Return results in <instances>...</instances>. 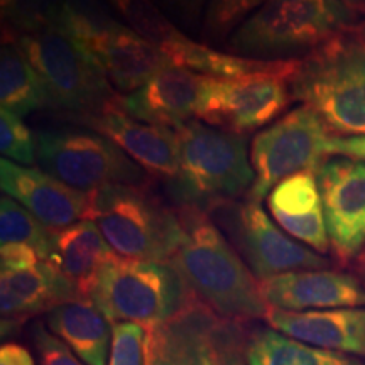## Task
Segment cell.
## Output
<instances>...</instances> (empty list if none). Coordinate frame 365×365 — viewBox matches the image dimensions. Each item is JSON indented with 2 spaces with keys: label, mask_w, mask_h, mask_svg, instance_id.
Returning <instances> with one entry per match:
<instances>
[{
  "label": "cell",
  "mask_w": 365,
  "mask_h": 365,
  "mask_svg": "<svg viewBox=\"0 0 365 365\" xmlns=\"http://www.w3.org/2000/svg\"><path fill=\"white\" fill-rule=\"evenodd\" d=\"M176 213L185 237L170 262L191 293L223 318L244 323L266 319L269 307L259 279L234 245L196 208L180 207Z\"/></svg>",
  "instance_id": "6da1fadb"
},
{
  "label": "cell",
  "mask_w": 365,
  "mask_h": 365,
  "mask_svg": "<svg viewBox=\"0 0 365 365\" xmlns=\"http://www.w3.org/2000/svg\"><path fill=\"white\" fill-rule=\"evenodd\" d=\"M291 91L293 100L317 113L328 134L365 135V41L357 27L301 58Z\"/></svg>",
  "instance_id": "7a4b0ae2"
},
{
  "label": "cell",
  "mask_w": 365,
  "mask_h": 365,
  "mask_svg": "<svg viewBox=\"0 0 365 365\" xmlns=\"http://www.w3.org/2000/svg\"><path fill=\"white\" fill-rule=\"evenodd\" d=\"M345 0H267L228 38L230 53L255 59H301L352 27Z\"/></svg>",
  "instance_id": "3957f363"
},
{
  "label": "cell",
  "mask_w": 365,
  "mask_h": 365,
  "mask_svg": "<svg viewBox=\"0 0 365 365\" xmlns=\"http://www.w3.org/2000/svg\"><path fill=\"white\" fill-rule=\"evenodd\" d=\"M86 218L113 252L135 261L170 262L185 237L176 210L164 207L148 186L108 185L90 191Z\"/></svg>",
  "instance_id": "277c9868"
},
{
  "label": "cell",
  "mask_w": 365,
  "mask_h": 365,
  "mask_svg": "<svg viewBox=\"0 0 365 365\" xmlns=\"http://www.w3.org/2000/svg\"><path fill=\"white\" fill-rule=\"evenodd\" d=\"M180 175L168 180L180 207H196L207 198L247 196L255 181L247 137L191 120L176 130Z\"/></svg>",
  "instance_id": "5b68a950"
},
{
  "label": "cell",
  "mask_w": 365,
  "mask_h": 365,
  "mask_svg": "<svg viewBox=\"0 0 365 365\" xmlns=\"http://www.w3.org/2000/svg\"><path fill=\"white\" fill-rule=\"evenodd\" d=\"M191 296L171 262L113 254L98 274L91 299L110 323H135L153 330L176 317Z\"/></svg>",
  "instance_id": "8992f818"
},
{
  "label": "cell",
  "mask_w": 365,
  "mask_h": 365,
  "mask_svg": "<svg viewBox=\"0 0 365 365\" xmlns=\"http://www.w3.org/2000/svg\"><path fill=\"white\" fill-rule=\"evenodd\" d=\"M2 34L16 41L38 71L49 107L90 115L120 98L85 46L61 26L53 24L29 34Z\"/></svg>",
  "instance_id": "52a82bcc"
},
{
  "label": "cell",
  "mask_w": 365,
  "mask_h": 365,
  "mask_svg": "<svg viewBox=\"0 0 365 365\" xmlns=\"http://www.w3.org/2000/svg\"><path fill=\"white\" fill-rule=\"evenodd\" d=\"M247 323L223 318L193 294L176 317L148 330L145 365H247Z\"/></svg>",
  "instance_id": "ba28073f"
},
{
  "label": "cell",
  "mask_w": 365,
  "mask_h": 365,
  "mask_svg": "<svg viewBox=\"0 0 365 365\" xmlns=\"http://www.w3.org/2000/svg\"><path fill=\"white\" fill-rule=\"evenodd\" d=\"M34 137L41 170L71 188L90 193L108 185L149 186L148 173L97 130H39Z\"/></svg>",
  "instance_id": "9c48e42d"
},
{
  "label": "cell",
  "mask_w": 365,
  "mask_h": 365,
  "mask_svg": "<svg viewBox=\"0 0 365 365\" xmlns=\"http://www.w3.org/2000/svg\"><path fill=\"white\" fill-rule=\"evenodd\" d=\"M327 127L307 105H299L259 132L250 161L255 181L245 198L262 203L277 182L301 171H317L327 156Z\"/></svg>",
  "instance_id": "30bf717a"
},
{
  "label": "cell",
  "mask_w": 365,
  "mask_h": 365,
  "mask_svg": "<svg viewBox=\"0 0 365 365\" xmlns=\"http://www.w3.org/2000/svg\"><path fill=\"white\" fill-rule=\"evenodd\" d=\"M296 71L259 73L240 78L205 76L196 120L242 135L262 129L289 107L291 80Z\"/></svg>",
  "instance_id": "8fae6325"
},
{
  "label": "cell",
  "mask_w": 365,
  "mask_h": 365,
  "mask_svg": "<svg viewBox=\"0 0 365 365\" xmlns=\"http://www.w3.org/2000/svg\"><path fill=\"white\" fill-rule=\"evenodd\" d=\"M330 249L340 264L365 252V163L328 156L314 171Z\"/></svg>",
  "instance_id": "7c38bea8"
},
{
  "label": "cell",
  "mask_w": 365,
  "mask_h": 365,
  "mask_svg": "<svg viewBox=\"0 0 365 365\" xmlns=\"http://www.w3.org/2000/svg\"><path fill=\"white\" fill-rule=\"evenodd\" d=\"M235 250L259 281L277 274L328 269L330 261L274 225L261 203L245 198L244 220Z\"/></svg>",
  "instance_id": "4fadbf2b"
},
{
  "label": "cell",
  "mask_w": 365,
  "mask_h": 365,
  "mask_svg": "<svg viewBox=\"0 0 365 365\" xmlns=\"http://www.w3.org/2000/svg\"><path fill=\"white\" fill-rule=\"evenodd\" d=\"M78 118L113 140L148 175L166 181L180 175V145L176 130L145 124L127 115L120 107V98L103 110Z\"/></svg>",
  "instance_id": "5bb4252c"
},
{
  "label": "cell",
  "mask_w": 365,
  "mask_h": 365,
  "mask_svg": "<svg viewBox=\"0 0 365 365\" xmlns=\"http://www.w3.org/2000/svg\"><path fill=\"white\" fill-rule=\"evenodd\" d=\"M78 41L97 61L112 88L124 95L140 88L171 65L156 46L115 19Z\"/></svg>",
  "instance_id": "9a60e30c"
},
{
  "label": "cell",
  "mask_w": 365,
  "mask_h": 365,
  "mask_svg": "<svg viewBox=\"0 0 365 365\" xmlns=\"http://www.w3.org/2000/svg\"><path fill=\"white\" fill-rule=\"evenodd\" d=\"M0 188L53 232L85 220L88 213L90 193L71 188L41 168L6 158L0 161Z\"/></svg>",
  "instance_id": "2e32d148"
},
{
  "label": "cell",
  "mask_w": 365,
  "mask_h": 365,
  "mask_svg": "<svg viewBox=\"0 0 365 365\" xmlns=\"http://www.w3.org/2000/svg\"><path fill=\"white\" fill-rule=\"evenodd\" d=\"M259 284L267 307L282 312L365 307L362 281L352 274L330 269L277 274Z\"/></svg>",
  "instance_id": "e0dca14e"
},
{
  "label": "cell",
  "mask_w": 365,
  "mask_h": 365,
  "mask_svg": "<svg viewBox=\"0 0 365 365\" xmlns=\"http://www.w3.org/2000/svg\"><path fill=\"white\" fill-rule=\"evenodd\" d=\"M205 76L186 68L168 65L132 93L122 95L127 115L145 124L178 130L196 117Z\"/></svg>",
  "instance_id": "ac0fdd59"
},
{
  "label": "cell",
  "mask_w": 365,
  "mask_h": 365,
  "mask_svg": "<svg viewBox=\"0 0 365 365\" xmlns=\"http://www.w3.org/2000/svg\"><path fill=\"white\" fill-rule=\"evenodd\" d=\"M267 325L304 344L365 360V307L322 312L269 308Z\"/></svg>",
  "instance_id": "d6986e66"
},
{
  "label": "cell",
  "mask_w": 365,
  "mask_h": 365,
  "mask_svg": "<svg viewBox=\"0 0 365 365\" xmlns=\"http://www.w3.org/2000/svg\"><path fill=\"white\" fill-rule=\"evenodd\" d=\"M76 293L54 262L43 261L21 271L0 272L2 335L17 330L27 319L48 313L56 304L75 299Z\"/></svg>",
  "instance_id": "ffe728a7"
},
{
  "label": "cell",
  "mask_w": 365,
  "mask_h": 365,
  "mask_svg": "<svg viewBox=\"0 0 365 365\" xmlns=\"http://www.w3.org/2000/svg\"><path fill=\"white\" fill-rule=\"evenodd\" d=\"M267 208L274 220L293 239L314 252H330L322 195L314 171H301L286 178L267 195Z\"/></svg>",
  "instance_id": "44dd1931"
},
{
  "label": "cell",
  "mask_w": 365,
  "mask_h": 365,
  "mask_svg": "<svg viewBox=\"0 0 365 365\" xmlns=\"http://www.w3.org/2000/svg\"><path fill=\"white\" fill-rule=\"evenodd\" d=\"M46 325L86 365H108L112 323L90 298L59 303L46 313Z\"/></svg>",
  "instance_id": "7402d4cb"
},
{
  "label": "cell",
  "mask_w": 365,
  "mask_h": 365,
  "mask_svg": "<svg viewBox=\"0 0 365 365\" xmlns=\"http://www.w3.org/2000/svg\"><path fill=\"white\" fill-rule=\"evenodd\" d=\"M54 242L56 252L49 262H54L59 267L75 289L76 298L91 299L100 271L115 252L95 222L88 218L56 232Z\"/></svg>",
  "instance_id": "603a6c76"
},
{
  "label": "cell",
  "mask_w": 365,
  "mask_h": 365,
  "mask_svg": "<svg viewBox=\"0 0 365 365\" xmlns=\"http://www.w3.org/2000/svg\"><path fill=\"white\" fill-rule=\"evenodd\" d=\"M247 365H365V360L304 344L271 327H255L249 328Z\"/></svg>",
  "instance_id": "cb8c5ba5"
},
{
  "label": "cell",
  "mask_w": 365,
  "mask_h": 365,
  "mask_svg": "<svg viewBox=\"0 0 365 365\" xmlns=\"http://www.w3.org/2000/svg\"><path fill=\"white\" fill-rule=\"evenodd\" d=\"M0 103L21 118L49 107L43 80L16 41L2 38L0 51Z\"/></svg>",
  "instance_id": "d4e9b609"
},
{
  "label": "cell",
  "mask_w": 365,
  "mask_h": 365,
  "mask_svg": "<svg viewBox=\"0 0 365 365\" xmlns=\"http://www.w3.org/2000/svg\"><path fill=\"white\" fill-rule=\"evenodd\" d=\"M127 26L145 41L154 44L171 65H176L181 54L190 48L193 39L164 14L154 0H105Z\"/></svg>",
  "instance_id": "484cf974"
},
{
  "label": "cell",
  "mask_w": 365,
  "mask_h": 365,
  "mask_svg": "<svg viewBox=\"0 0 365 365\" xmlns=\"http://www.w3.org/2000/svg\"><path fill=\"white\" fill-rule=\"evenodd\" d=\"M56 232L49 230L29 210L2 195L0 200V240L6 244H26L33 247L43 261H53L56 252Z\"/></svg>",
  "instance_id": "4316f807"
},
{
  "label": "cell",
  "mask_w": 365,
  "mask_h": 365,
  "mask_svg": "<svg viewBox=\"0 0 365 365\" xmlns=\"http://www.w3.org/2000/svg\"><path fill=\"white\" fill-rule=\"evenodd\" d=\"M66 0H0L2 33L29 34L56 24Z\"/></svg>",
  "instance_id": "83f0119b"
},
{
  "label": "cell",
  "mask_w": 365,
  "mask_h": 365,
  "mask_svg": "<svg viewBox=\"0 0 365 365\" xmlns=\"http://www.w3.org/2000/svg\"><path fill=\"white\" fill-rule=\"evenodd\" d=\"M266 2L267 0H210L202 27L205 43H223Z\"/></svg>",
  "instance_id": "f1b7e54d"
},
{
  "label": "cell",
  "mask_w": 365,
  "mask_h": 365,
  "mask_svg": "<svg viewBox=\"0 0 365 365\" xmlns=\"http://www.w3.org/2000/svg\"><path fill=\"white\" fill-rule=\"evenodd\" d=\"M0 153L9 161L33 166L36 159V137L22 118L2 108L0 110Z\"/></svg>",
  "instance_id": "f546056e"
},
{
  "label": "cell",
  "mask_w": 365,
  "mask_h": 365,
  "mask_svg": "<svg viewBox=\"0 0 365 365\" xmlns=\"http://www.w3.org/2000/svg\"><path fill=\"white\" fill-rule=\"evenodd\" d=\"M148 330L135 323H112L108 365H145Z\"/></svg>",
  "instance_id": "4dcf8cb0"
},
{
  "label": "cell",
  "mask_w": 365,
  "mask_h": 365,
  "mask_svg": "<svg viewBox=\"0 0 365 365\" xmlns=\"http://www.w3.org/2000/svg\"><path fill=\"white\" fill-rule=\"evenodd\" d=\"M31 341L38 354L39 365H86L43 322H36L31 328Z\"/></svg>",
  "instance_id": "1f68e13d"
},
{
  "label": "cell",
  "mask_w": 365,
  "mask_h": 365,
  "mask_svg": "<svg viewBox=\"0 0 365 365\" xmlns=\"http://www.w3.org/2000/svg\"><path fill=\"white\" fill-rule=\"evenodd\" d=\"M208 2L210 0H158V6L176 26L195 31L202 21L203 12H207Z\"/></svg>",
  "instance_id": "d6a6232c"
},
{
  "label": "cell",
  "mask_w": 365,
  "mask_h": 365,
  "mask_svg": "<svg viewBox=\"0 0 365 365\" xmlns=\"http://www.w3.org/2000/svg\"><path fill=\"white\" fill-rule=\"evenodd\" d=\"M43 262L39 254L26 244H6L0 247V266L2 271H21Z\"/></svg>",
  "instance_id": "836d02e7"
},
{
  "label": "cell",
  "mask_w": 365,
  "mask_h": 365,
  "mask_svg": "<svg viewBox=\"0 0 365 365\" xmlns=\"http://www.w3.org/2000/svg\"><path fill=\"white\" fill-rule=\"evenodd\" d=\"M327 156H344L365 163V135L330 137L327 144Z\"/></svg>",
  "instance_id": "e575fe53"
},
{
  "label": "cell",
  "mask_w": 365,
  "mask_h": 365,
  "mask_svg": "<svg viewBox=\"0 0 365 365\" xmlns=\"http://www.w3.org/2000/svg\"><path fill=\"white\" fill-rule=\"evenodd\" d=\"M0 365H36L33 355L21 344L7 341L0 346Z\"/></svg>",
  "instance_id": "d590c367"
},
{
  "label": "cell",
  "mask_w": 365,
  "mask_h": 365,
  "mask_svg": "<svg viewBox=\"0 0 365 365\" xmlns=\"http://www.w3.org/2000/svg\"><path fill=\"white\" fill-rule=\"evenodd\" d=\"M350 7L357 9V7H364L365 6V0H345Z\"/></svg>",
  "instance_id": "8d00e7d4"
},
{
  "label": "cell",
  "mask_w": 365,
  "mask_h": 365,
  "mask_svg": "<svg viewBox=\"0 0 365 365\" xmlns=\"http://www.w3.org/2000/svg\"><path fill=\"white\" fill-rule=\"evenodd\" d=\"M357 29H359V33H360V36H362V39L365 41V22H364V24H362V26H359V27H357Z\"/></svg>",
  "instance_id": "74e56055"
},
{
  "label": "cell",
  "mask_w": 365,
  "mask_h": 365,
  "mask_svg": "<svg viewBox=\"0 0 365 365\" xmlns=\"http://www.w3.org/2000/svg\"><path fill=\"white\" fill-rule=\"evenodd\" d=\"M360 281H362V284L365 287V267H364V271H362V276H360Z\"/></svg>",
  "instance_id": "f35d334b"
},
{
  "label": "cell",
  "mask_w": 365,
  "mask_h": 365,
  "mask_svg": "<svg viewBox=\"0 0 365 365\" xmlns=\"http://www.w3.org/2000/svg\"><path fill=\"white\" fill-rule=\"evenodd\" d=\"M360 257H362V261H364V267H365V252H364L362 255H360Z\"/></svg>",
  "instance_id": "ab89813d"
}]
</instances>
